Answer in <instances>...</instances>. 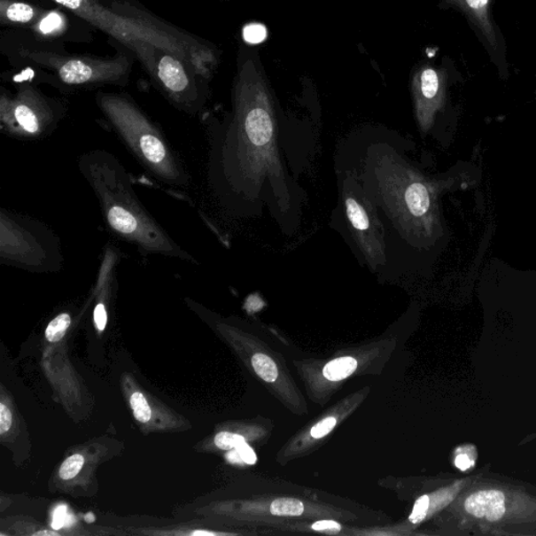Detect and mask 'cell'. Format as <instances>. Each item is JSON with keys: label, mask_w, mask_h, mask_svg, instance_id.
<instances>
[{"label": "cell", "mask_w": 536, "mask_h": 536, "mask_svg": "<svg viewBox=\"0 0 536 536\" xmlns=\"http://www.w3.org/2000/svg\"><path fill=\"white\" fill-rule=\"evenodd\" d=\"M207 182L229 215L253 217L265 209L287 234L298 228L304 192L298 168L288 164L290 147H315L307 135H281L267 96L241 88L235 111L209 127Z\"/></svg>", "instance_id": "6da1fadb"}, {"label": "cell", "mask_w": 536, "mask_h": 536, "mask_svg": "<svg viewBox=\"0 0 536 536\" xmlns=\"http://www.w3.org/2000/svg\"><path fill=\"white\" fill-rule=\"evenodd\" d=\"M353 173L377 207L387 238L389 263L402 267V252L430 251L445 236L439 198L442 182L412 163L402 137L373 136L362 141ZM390 275V268H389Z\"/></svg>", "instance_id": "7a4b0ae2"}, {"label": "cell", "mask_w": 536, "mask_h": 536, "mask_svg": "<svg viewBox=\"0 0 536 536\" xmlns=\"http://www.w3.org/2000/svg\"><path fill=\"white\" fill-rule=\"evenodd\" d=\"M78 169L95 193L104 221L120 239L135 245L143 255H157L196 262L160 227L138 199L131 177L118 158L103 149L78 159Z\"/></svg>", "instance_id": "3957f363"}, {"label": "cell", "mask_w": 536, "mask_h": 536, "mask_svg": "<svg viewBox=\"0 0 536 536\" xmlns=\"http://www.w3.org/2000/svg\"><path fill=\"white\" fill-rule=\"evenodd\" d=\"M97 106L120 140L158 181L173 187L189 186L190 176L163 132L124 96L102 94Z\"/></svg>", "instance_id": "277c9868"}, {"label": "cell", "mask_w": 536, "mask_h": 536, "mask_svg": "<svg viewBox=\"0 0 536 536\" xmlns=\"http://www.w3.org/2000/svg\"><path fill=\"white\" fill-rule=\"evenodd\" d=\"M338 205L332 226L341 233L357 260L373 274L389 275L387 238L377 207L353 173L338 172Z\"/></svg>", "instance_id": "5b68a950"}, {"label": "cell", "mask_w": 536, "mask_h": 536, "mask_svg": "<svg viewBox=\"0 0 536 536\" xmlns=\"http://www.w3.org/2000/svg\"><path fill=\"white\" fill-rule=\"evenodd\" d=\"M0 263L28 273H58L63 264L60 239L37 219L2 209Z\"/></svg>", "instance_id": "8992f818"}, {"label": "cell", "mask_w": 536, "mask_h": 536, "mask_svg": "<svg viewBox=\"0 0 536 536\" xmlns=\"http://www.w3.org/2000/svg\"><path fill=\"white\" fill-rule=\"evenodd\" d=\"M54 2L94 23L95 26L101 27L102 30L113 35L124 43H128L130 46L131 44L146 43L154 48L169 50L171 54L184 58L193 63L196 69H201L203 57L199 55L200 53L205 54L203 46H198L196 43H183V40L172 36L169 33L155 30L151 27L135 20L122 19V17L99 7L94 0H54Z\"/></svg>", "instance_id": "52a82bcc"}, {"label": "cell", "mask_w": 536, "mask_h": 536, "mask_svg": "<svg viewBox=\"0 0 536 536\" xmlns=\"http://www.w3.org/2000/svg\"><path fill=\"white\" fill-rule=\"evenodd\" d=\"M62 117L60 107L28 88L15 97L3 95L0 102V129L15 140H43L53 134Z\"/></svg>", "instance_id": "ba28073f"}, {"label": "cell", "mask_w": 536, "mask_h": 536, "mask_svg": "<svg viewBox=\"0 0 536 536\" xmlns=\"http://www.w3.org/2000/svg\"><path fill=\"white\" fill-rule=\"evenodd\" d=\"M33 60L56 69L58 76L68 85L118 82L128 74L125 58L97 60L90 58H62L49 54H33Z\"/></svg>", "instance_id": "9c48e42d"}, {"label": "cell", "mask_w": 536, "mask_h": 536, "mask_svg": "<svg viewBox=\"0 0 536 536\" xmlns=\"http://www.w3.org/2000/svg\"><path fill=\"white\" fill-rule=\"evenodd\" d=\"M415 112L424 136L434 128L437 114L446 105V74L431 67L423 69L414 81Z\"/></svg>", "instance_id": "30bf717a"}, {"label": "cell", "mask_w": 536, "mask_h": 536, "mask_svg": "<svg viewBox=\"0 0 536 536\" xmlns=\"http://www.w3.org/2000/svg\"><path fill=\"white\" fill-rule=\"evenodd\" d=\"M158 77L171 100L183 111L194 113L198 108V94L178 58L167 54L160 58Z\"/></svg>", "instance_id": "8fae6325"}, {"label": "cell", "mask_w": 536, "mask_h": 536, "mask_svg": "<svg viewBox=\"0 0 536 536\" xmlns=\"http://www.w3.org/2000/svg\"><path fill=\"white\" fill-rule=\"evenodd\" d=\"M465 510L478 518H486L489 522H497L505 515V494L497 489L480 491L465 500Z\"/></svg>", "instance_id": "7c38bea8"}, {"label": "cell", "mask_w": 536, "mask_h": 536, "mask_svg": "<svg viewBox=\"0 0 536 536\" xmlns=\"http://www.w3.org/2000/svg\"><path fill=\"white\" fill-rule=\"evenodd\" d=\"M449 2L464 12L493 48L497 45V35L489 15L492 0H449Z\"/></svg>", "instance_id": "4fadbf2b"}, {"label": "cell", "mask_w": 536, "mask_h": 536, "mask_svg": "<svg viewBox=\"0 0 536 536\" xmlns=\"http://www.w3.org/2000/svg\"><path fill=\"white\" fill-rule=\"evenodd\" d=\"M356 367L357 361L353 357H341V359L328 362L322 374L331 382H338V380L350 377L356 370Z\"/></svg>", "instance_id": "5bb4252c"}, {"label": "cell", "mask_w": 536, "mask_h": 536, "mask_svg": "<svg viewBox=\"0 0 536 536\" xmlns=\"http://www.w3.org/2000/svg\"><path fill=\"white\" fill-rule=\"evenodd\" d=\"M252 365L255 369L259 377H261L264 382L274 383L278 378V367H276V362L269 356L257 353L252 356Z\"/></svg>", "instance_id": "9a60e30c"}, {"label": "cell", "mask_w": 536, "mask_h": 536, "mask_svg": "<svg viewBox=\"0 0 536 536\" xmlns=\"http://www.w3.org/2000/svg\"><path fill=\"white\" fill-rule=\"evenodd\" d=\"M3 16L12 22L26 23L34 19L35 9L27 4L8 3L7 7L3 5Z\"/></svg>", "instance_id": "2e32d148"}, {"label": "cell", "mask_w": 536, "mask_h": 536, "mask_svg": "<svg viewBox=\"0 0 536 536\" xmlns=\"http://www.w3.org/2000/svg\"><path fill=\"white\" fill-rule=\"evenodd\" d=\"M72 324L71 315L68 314H60L55 319L50 322L45 330V338L50 343L60 342L65 338L66 333Z\"/></svg>", "instance_id": "e0dca14e"}, {"label": "cell", "mask_w": 536, "mask_h": 536, "mask_svg": "<svg viewBox=\"0 0 536 536\" xmlns=\"http://www.w3.org/2000/svg\"><path fill=\"white\" fill-rule=\"evenodd\" d=\"M270 512L279 517H298L303 514L304 505L297 499L282 498L274 501L270 505Z\"/></svg>", "instance_id": "ac0fdd59"}, {"label": "cell", "mask_w": 536, "mask_h": 536, "mask_svg": "<svg viewBox=\"0 0 536 536\" xmlns=\"http://www.w3.org/2000/svg\"><path fill=\"white\" fill-rule=\"evenodd\" d=\"M130 406L137 422L147 423L151 419V408H150L145 396L140 393V392H136V393L132 394Z\"/></svg>", "instance_id": "d6986e66"}, {"label": "cell", "mask_w": 536, "mask_h": 536, "mask_svg": "<svg viewBox=\"0 0 536 536\" xmlns=\"http://www.w3.org/2000/svg\"><path fill=\"white\" fill-rule=\"evenodd\" d=\"M84 465V458L82 454H76L67 458L61 465L59 476L62 480H72L78 476Z\"/></svg>", "instance_id": "ffe728a7"}, {"label": "cell", "mask_w": 536, "mask_h": 536, "mask_svg": "<svg viewBox=\"0 0 536 536\" xmlns=\"http://www.w3.org/2000/svg\"><path fill=\"white\" fill-rule=\"evenodd\" d=\"M245 439L240 435L229 433V431H221L215 437V445L223 449V451H230V449L237 448Z\"/></svg>", "instance_id": "44dd1931"}, {"label": "cell", "mask_w": 536, "mask_h": 536, "mask_svg": "<svg viewBox=\"0 0 536 536\" xmlns=\"http://www.w3.org/2000/svg\"><path fill=\"white\" fill-rule=\"evenodd\" d=\"M244 37L246 43L252 44L261 43L267 38V28L262 25H250L245 27Z\"/></svg>", "instance_id": "7402d4cb"}, {"label": "cell", "mask_w": 536, "mask_h": 536, "mask_svg": "<svg viewBox=\"0 0 536 536\" xmlns=\"http://www.w3.org/2000/svg\"><path fill=\"white\" fill-rule=\"evenodd\" d=\"M429 506L430 498L428 495H423V497H420L416 501V503H415L412 515L410 516V521L413 524L423 522L426 515H428Z\"/></svg>", "instance_id": "603a6c76"}, {"label": "cell", "mask_w": 536, "mask_h": 536, "mask_svg": "<svg viewBox=\"0 0 536 536\" xmlns=\"http://www.w3.org/2000/svg\"><path fill=\"white\" fill-rule=\"evenodd\" d=\"M62 25V16L57 13H50L45 16L42 22H40L39 28L43 34H50L59 30Z\"/></svg>", "instance_id": "cb8c5ba5"}, {"label": "cell", "mask_w": 536, "mask_h": 536, "mask_svg": "<svg viewBox=\"0 0 536 536\" xmlns=\"http://www.w3.org/2000/svg\"><path fill=\"white\" fill-rule=\"evenodd\" d=\"M337 424V419L333 417H328L322 420L319 423H316L313 429H311V436L319 439V438L325 437L330 434Z\"/></svg>", "instance_id": "d4e9b609"}, {"label": "cell", "mask_w": 536, "mask_h": 536, "mask_svg": "<svg viewBox=\"0 0 536 536\" xmlns=\"http://www.w3.org/2000/svg\"><path fill=\"white\" fill-rule=\"evenodd\" d=\"M94 322L97 330L103 331L105 330L108 322V314L105 304H104L102 301L97 303L95 307Z\"/></svg>", "instance_id": "484cf974"}, {"label": "cell", "mask_w": 536, "mask_h": 536, "mask_svg": "<svg viewBox=\"0 0 536 536\" xmlns=\"http://www.w3.org/2000/svg\"><path fill=\"white\" fill-rule=\"evenodd\" d=\"M12 426V413L10 408L0 403V435L4 436L8 433Z\"/></svg>", "instance_id": "4316f807"}, {"label": "cell", "mask_w": 536, "mask_h": 536, "mask_svg": "<svg viewBox=\"0 0 536 536\" xmlns=\"http://www.w3.org/2000/svg\"><path fill=\"white\" fill-rule=\"evenodd\" d=\"M313 529L315 530V532L336 534L341 532L342 527L337 522L320 521L314 524Z\"/></svg>", "instance_id": "83f0119b"}, {"label": "cell", "mask_w": 536, "mask_h": 536, "mask_svg": "<svg viewBox=\"0 0 536 536\" xmlns=\"http://www.w3.org/2000/svg\"><path fill=\"white\" fill-rule=\"evenodd\" d=\"M67 520L68 516L66 506L61 505L58 507L54 512L53 523H51V526H53L54 530H59L66 525Z\"/></svg>", "instance_id": "f1b7e54d"}, {"label": "cell", "mask_w": 536, "mask_h": 536, "mask_svg": "<svg viewBox=\"0 0 536 536\" xmlns=\"http://www.w3.org/2000/svg\"><path fill=\"white\" fill-rule=\"evenodd\" d=\"M236 451H237L239 457L245 463L252 465L257 462L256 454L253 453L251 447L246 445V442L242 443V445L236 448Z\"/></svg>", "instance_id": "f546056e"}, {"label": "cell", "mask_w": 536, "mask_h": 536, "mask_svg": "<svg viewBox=\"0 0 536 536\" xmlns=\"http://www.w3.org/2000/svg\"><path fill=\"white\" fill-rule=\"evenodd\" d=\"M454 464H456L457 468L461 470H466L471 468L472 464H474V461L465 454H460L454 459Z\"/></svg>", "instance_id": "4dcf8cb0"}, {"label": "cell", "mask_w": 536, "mask_h": 536, "mask_svg": "<svg viewBox=\"0 0 536 536\" xmlns=\"http://www.w3.org/2000/svg\"><path fill=\"white\" fill-rule=\"evenodd\" d=\"M192 535H216V533L210 532H200V530H198V532H192Z\"/></svg>", "instance_id": "1f68e13d"}, {"label": "cell", "mask_w": 536, "mask_h": 536, "mask_svg": "<svg viewBox=\"0 0 536 536\" xmlns=\"http://www.w3.org/2000/svg\"><path fill=\"white\" fill-rule=\"evenodd\" d=\"M34 535H58V533L55 532H39L35 533Z\"/></svg>", "instance_id": "d6a6232c"}, {"label": "cell", "mask_w": 536, "mask_h": 536, "mask_svg": "<svg viewBox=\"0 0 536 536\" xmlns=\"http://www.w3.org/2000/svg\"><path fill=\"white\" fill-rule=\"evenodd\" d=\"M85 518H86V521H88L89 523L95 521L94 520L95 517L92 514H89L88 516L85 517Z\"/></svg>", "instance_id": "836d02e7"}]
</instances>
